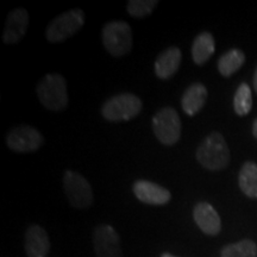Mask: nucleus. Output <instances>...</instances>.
Here are the masks:
<instances>
[{
    "label": "nucleus",
    "instance_id": "nucleus-1",
    "mask_svg": "<svg viewBox=\"0 0 257 257\" xmlns=\"http://www.w3.org/2000/svg\"><path fill=\"white\" fill-rule=\"evenodd\" d=\"M197 160L208 170H221L230 162V150L219 133H212L198 147Z\"/></svg>",
    "mask_w": 257,
    "mask_h": 257
},
{
    "label": "nucleus",
    "instance_id": "nucleus-2",
    "mask_svg": "<svg viewBox=\"0 0 257 257\" xmlns=\"http://www.w3.org/2000/svg\"><path fill=\"white\" fill-rule=\"evenodd\" d=\"M37 96L47 110L61 111L68 105L66 79L60 74H47L37 85Z\"/></svg>",
    "mask_w": 257,
    "mask_h": 257
},
{
    "label": "nucleus",
    "instance_id": "nucleus-3",
    "mask_svg": "<svg viewBox=\"0 0 257 257\" xmlns=\"http://www.w3.org/2000/svg\"><path fill=\"white\" fill-rule=\"evenodd\" d=\"M142 100L131 93H120L108 98L101 106V114L108 121H126L142 111Z\"/></svg>",
    "mask_w": 257,
    "mask_h": 257
},
{
    "label": "nucleus",
    "instance_id": "nucleus-4",
    "mask_svg": "<svg viewBox=\"0 0 257 257\" xmlns=\"http://www.w3.org/2000/svg\"><path fill=\"white\" fill-rule=\"evenodd\" d=\"M101 40L105 49L114 57H121L133 48V32L126 22L113 21L102 28Z\"/></svg>",
    "mask_w": 257,
    "mask_h": 257
},
{
    "label": "nucleus",
    "instance_id": "nucleus-5",
    "mask_svg": "<svg viewBox=\"0 0 257 257\" xmlns=\"http://www.w3.org/2000/svg\"><path fill=\"white\" fill-rule=\"evenodd\" d=\"M85 23V12L80 9L63 12L47 27L46 36L50 43H59L75 35Z\"/></svg>",
    "mask_w": 257,
    "mask_h": 257
},
{
    "label": "nucleus",
    "instance_id": "nucleus-6",
    "mask_svg": "<svg viewBox=\"0 0 257 257\" xmlns=\"http://www.w3.org/2000/svg\"><path fill=\"white\" fill-rule=\"evenodd\" d=\"M153 131L157 140L165 146H174L181 136V120L173 107H163L154 115Z\"/></svg>",
    "mask_w": 257,
    "mask_h": 257
},
{
    "label": "nucleus",
    "instance_id": "nucleus-7",
    "mask_svg": "<svg viewBox=\"0 0 257 257\" xmlns=\"http://www.w3.org/2000/svg\"><path fill=\"white\" fill-rule=\"evenodd\" d=\"M63 188L69 204L75 208H88L93 204V189L81 174L66 170L63 174Z\"/></svg>",
    "mask_w": 257,
    "mask_h": 257
},
{
    "label": "nucleus",
    "instance_id": "nucleus-8",
    "mask_svg": "<svg viewBox=\"0 0 257 257\" xmlns=\"http://www.w3.org/2000/svg\"><path fill=\"white\" fill-rule=\"evenodd\" d=\"M6 143L14 152L32 153L43 146L44 137L36 127L30 125H18L12 127L6 135Z\"/></svg>",
    "mask_w": 257,
    "mask_h": 257
},
{
    "label": "nucleus",
    "instance_id": "nucleus-9",
    "mask_svg": "<svg viewBox=\"0 0 257 257\" xmlns=\"http://www.w3.org/2000/svg\"><path fill=\"white\" fill-rule=\"evenodd\" d=\"M93 245L96 257H123L120 238L111 225L101 224L93 233Z\"/></svg>",
    "mask_w": 257,
    "mask_h": 257
},
{
    "label": "nucleus",
    "instance_id": "nucleus-10",
    "mask_svg": "<svg viewBox=\"0 0 257 257\" xmlns=\"http://www.w3.org/2000/svg\"><path fill=\"white\" fill-rule=\"evenodd\" d=\"M133 191L138 200L155 206L166 205L172 198L168 189L148 180H137L133 186Z\"/></svg>",
    "mask_w": 257,
    "mask_h": 257
},
{
    "label": "nucleus",
    "instance_id": "nucleus-11",
    "mask_svg": "<svg viewBox=\"0 0 257 257\" xmlns=\"http://www.w3.org/2000/svg\"><path fill=\"white\" fill-rule=\"evenodd\" d=\"M29 27V14L24 9H16L11 11L6 19L3 41L6 44H16L27 34Z\"/></svg>",
    "mask_w": 257,
    "mask_h": 257
},
{
    "label": "nucleus",
    "instance_id": "nucleus-12",
    "mask_svg": "<svg viewBox=\"0 0 257 257\" xmlns=\"http://www.w3.org/2000/svg\"><path fill=\"white\" fill-rule=\"evenodd\" d=\"M25 251L28 257H47L50 251V240L47 231L40 225H31L25 232Z\"/></svg>",
    "mask_w": 257,
    "mask_h": 257
},
{
    "label": "nucleus",
    "instance_id": "nucleus-13",
    "mask_svg": "<svg viewBox=\"0 0 257 257\" xmlns=\"http://www.w3.org/2000/svg\"><path fill=\"white\" fill-rule=\"evenodd\" d=\"M193 217L202 232L216 236L220 232L221 221L219 214L208 202H199L193 211Z\"/></svg>",
    "mask_w": 257,
    "mask_h": 257
},
{
    "label": "nucleus",
    "instance_id": "nucleus-14",
    "mask_svg": "<svg viewBox=\"0 0 257 257\" xmlns=\"http://www.w3.org/2000/svg\"><path fill=\"white\" fill-rule=\"evenodd\" d=\"M182 60V53L179 48L170 47L160 54L155 61V74L161 80H168L178 72Z\"/></svg>",
    "mask_w": 257,
    "mask_h": 257
},
{
    "label": "nucleus",
    "instance_id": "nucleus-15",
    "mask_svg": "<svg viewBox=\"0 0 257 257\" xmlns=\"http://www.w3.org/2000/svg\"><path fill=\"white\" fill-rule=\"evenodd\" d=\"M207 88L200 82H195L186 89L181 98V106L188 115H195L206 104Z\"/></svg>",
    "mask_w": 257,
    "mask_h": 257
},
{
    "label": "nucleus",
    "instance_id": "nucleus-16",
    "mask_svg": "<svg viewBox=\"0 0 257 257\" xmlns=\"http://www.w3.org/2000/svg\"><path fill=\"white\" fill-rule=\"evenodd\" d=\"M216 49L214 38L210 32H201L195 37L192 46V57L197 64L206 63L210 57L213 55Z\"/></svg>",
    "mask_w": 257,
    "mask_h": 257
},
{
    "label": "nucleus",
    "instance_id": "nucleus-17",
    "mask_svg": "<svg viewBox=\"0 0 257 257\" xmlns=\"http://www.w3.org/2000/svg\"><path fill=\"white\" fill-rule=\"evenodd\" d=\"M239 188L246 197L257 199V165L245 162L242 166L238 176Z\"/></svg>",
    "mask_w": 257,
    "mask_h": 257
},
{
    "label": "nucleus",
    "instance_id": "nucleus-18",
    "mask_svg": "<svg viewBox=\"0 0 257 257\" xmlns=\"http://www.w3.org/2000/svg\"><path fill=\"white\" fill-rule=\"evenodd\" d=\"M245 62V56L242 50L231 49L218 60V69L221 75L227 78L236 73Z\"/></svg>",
    "mask_w": 257,
    "mask_h": 257
},
{
    "label": "nucleus",
    "instance_id": "nucleus-19",
    "mask_svg": "<svg viewBox=\"0 0 257 257\" xmlns=\"http://www.w3.org/2000/svg\"><path fill=\"white\" fill-rule=\"evenodd\" d=\"M221 257H257L256 244L250 239L229 244L221 250Z\"/></svg>",
    "mask_w": 257,
    "mask_h": 257
},
{
    "label": "nucleus",
    "instance_id": "nucleus-20",
    "mask_svg": "<svg viewBox=\"0 0 257 257\" xmlns=\"http://www.w3.org/2000/svg\"><path fill=\"white\" fill-rule=\"evenodd\" d=\"M252 107L251 88L248 83H240L233 98V108L238 115L248 114Z\"/></svg>",
    "mask_w": 257,
    "mask_h": 257
},
{
    "label": "nucleus",
    "instance_id": "nucleus-21",
    "mask_svg": "<svg viewBox=\"0 0 257 257\" xmlns=\"http://www.w3.org/2000/svg\"><path fill=\"white\" fill-rule=\"evenodd\" d=\"M157 4V0H131L127 3L126 10L131 17L144 18L152 14Z\"/></svg>",
    "mask_w": 257,
    "mask_h": 257
},
{
    "label": "nucleus",
    "instance_id": "nucleus-22",
    "mask_svg": "<svg viewBox=\"0 0 257 257\" xmlns=\"http://www.w3.org/2000/svg\"><path fill=\"white\" fill-rule=\"evenodd\" d=\"M252 134L253 136L257 138V119L253 121V125H252Z\"/></svg>",
    "mask_w": 257,
    "mask_h": 257
},
{
    "label": "nucleus",
    "instance_id": "nucleus-23",
    "mask_svg": "<svg viewBox=\"0 0 257 257\" xmlns=\"http://www.w3.org/2000/svg\"><path fill=\"white\" fill-rule=\"evenodd\" d=\"M253 88H255V91L257 93V68H256L255 75H253Z\"/></svg>",
    "mask_w": 257,
    "mask_h": 257
},
{
    "label": "nucleus",
    "instance_id": "nucleus-24",
    "mask_svg": "<svg viewBox=\"0 0 257 257\" xmlns=\"http://www.w3.org/2000/svg\"><path fill=\"white\" fill-rule=\"evenodd\" d=\"M161 257H178V256L172 255V253H169V252H165V253H162V255H161Z\"/></svg>",
    "mask_w": 257,
    "mask_h": 257
}]
</instances>
